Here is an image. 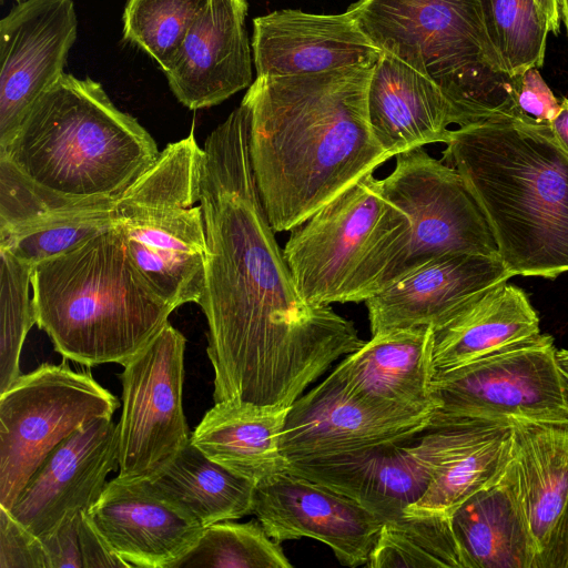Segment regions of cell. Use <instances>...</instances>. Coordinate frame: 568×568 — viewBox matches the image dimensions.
<instances>
[{"mask_svg":"<svg viewBox=\"0 0 568 568\" xmlns=\"http://www.w3.org/2000/svg\"><path fill=\"white\" fill-rule=\"evenodd\" d=\"M250 112L234 109L206 138L200 205L206 240L199 302L207 321L214 402L291 407L365 342L331 305L297 291L253 173Z\"/></svg>","mask_w":568,"mask_h":568,"instance_id":"cell-1","label":"cell"},{"mask_svg":"<svg viewBox=\"0 0 568 568\" xmlns=\"http://www.w3.org/2000/svg\"><path fill=\"white\" fill-rule=\"evenodd\" d=\"M373 67L256 77L248 87L242 102L251 164L275 233L298 226L390 159L368 120Z\"/></svg>","mask_w":568,"mask_h":568,"instance_id":"cell-2","label":"cell"},{"mask_svg":"<svg viewBox=\"0 0 568 568\" xmlns=\"http://www.w3.org/2000/svg\"><path fill=\"white\" fill-rule=\"evenodd\" d=\"M442 161L463 176L514 276L568 272V152L549 123L493 116L458 126Z\"/></svg>","mask_w":568,"mask_h":568,"instance_id":"cell-3","label":"cell"},{"mask_svg":"<svg viewBox=\"0 0 568 568\" xmlns=\"http://www.w3.org/2000/svg\"><path fill=\"white\" fill-rule=\"evenodd\" d=\"M161 151L100 82L63 73L0 146L33 184L75 199L118 197Z\"/></svg>","mask_w":568,"mask_h":568,"instance_id":"cell-4","label":"cell"},{"mask_svg":"<svg viewBox=\"0 0 568 568\" xmlns=\"http://www.w3.org/2000/svg\"><path fill=\"white\" fill-rule=\"evenodd\" d=\"M36 324L65 359L124 365L175 310L144 281L114 225L32 270Z\"/></svg>","mask_w":568,"mask_h":568,"instance_id":"cell-5","label":"cell"},{"mask_svg":"<svg viewBox=\"0 0 568 568\" xmlns=\"http://www.w3.org/2000/svg\"><path fill=\"white\" fill-rule=\"evenodd\" d=\"M379 49L434 79L469 123L524 118L479 0H357L346 10Z\"/></svg>","mask_w":568,"mask_h":568,"instance_id":"cell-6","label":"cell"},{"mask_svg":"<svg viewBox=\"0 0 568 568\" xmlns=\"http://www.w3.org/2000/svg\"><path fill=\"white\" fill-rule=\"evenodd\" d=\"M409 243L408 217L369 172L291 230L283 253L307 303H359L402 276Z\"/></svg>","mask_w":568,"mask_h":568,"instance_id":"cell-7","label":"cell"},{"mask_svg":"<svg viewBox=\"0 0 568 568\" xmlns=\"http://www.w3.org/2000/svg\"><path fill=\"white\" fill-rule=\"evenodd\" d=\"M202 159L192 128L186 138L168 144L114 205V227L130 261L174 308L199 304L204 291Z\"/></svg>","mask_w":568,"mask_h":568,"instance_id":"cell-8","label":"cell"},{"mask_svg":"<svg viewBox=\"0 0 568 568\" xmlns=\"http://www.w3.org/2000/svg\"><path fill=\"white\" fill-rule=\"evenodd\" d=\"M119 399L90 373L43 363L0 394V506L11 509L48 455Z\"/></svg>","mask_w":568,"mask_h":568,"instance_id":"cell-9","label":"cell"},{"mask_svg":"<svg viewBox=\"0 0 568 568\" xmlns=\"http://www.w3.org/2000/svg\"><path fill=\"white\" fill-rule=\"evenodd\" d=\"M430 422H568V400L548 334H538L465 365L436 372Z\"/></svg>","mask_w":568,"mask_h":568,"instance_id":"cell-10","label":"cell"},{"mask_svg":"<svg viewBox=\"0 0 568 568\" xmlns=\"http://www.w3.org/2000/svg\"><path fill=\"white\" fill-rule=\"evenodd\" d=\"M186 339L168 321L123 365L119 477L154 479L187 445L182 406Z\"/></svg>","mask_w":568,"mask_h":568,"instance_id":"cell-11","label":"cell"},{"mask_svg":"<svg viewBox=\"0 0 568 568\" xmlns=\"http://www.w3.org/2000/svg\"><path fill=\"white\" fill-rule=\"evenodd\" d=\"M395 158V169L379 185L410 224L402 275L447 254L499 255L480 206L455 168L423 146Z\"/></svg>","mask_w":568,"mask_h":568,"instance_id":"cell-12","label":"cell"},{"mask_svg":"<svg viewBox=\"0 0 568 568\" xmlns=\"http://www.w3.org/2000/svg\"><path fill=\"white\" fill-rule=\"evenodd\" d=\"M463 427V420L429 423L408 445L386 443L290 462L287 470L354 499L386 523L425 494Z\"/></svg>","mask_w":568,"mask_h":568,"instance_id":"cell-13","label":"cell"},{"mask_svg":"<svg viewBox=\"0 0 568 568\" xmlns=\"http://www.w3.org/2000/svg\"><path fill=\"white\" fill-rule=\"evenodd\" d=\"M73 0H26L0 21V146L64 73L75 42Z\"/></svg>","mask_w":568,"mask_h":568,"instance_id":"cell-14","label":"cell"},{"mask_svg":"<svg viewBox=\"0 0 568 568\" xmlns=\"http://www.w3.org/2000/svg\"><path fill=\"white\" fill-rule=\"evenodd\" d=\"M432 415L368 403L332 373L290 407L281 439L287 462L406 442L425 430Z\"/></svg>","mask_w":568,"mask_h":568,"instance_id":"cell-15","label":"cell"},{"mask_svg":"<svg viewBox=\"0 0 568 568\" xmlns=\"http://www.w3.org/2000/svg\"><path fill=\"white\" fill-rule=\"evenodd\" d=\"M252 514L272 539L313 538L352 568L366 566L384 524L354 499L290 470L255 487Z\"/></svg>","mask_w":568,"mask_h":568,"instance_id":"cell-16","label":"cell"},{"mask_svg":"<svg viewBox=\"0 0 568 568\" xmlns=\"http://www.w3.org/2000/svg\"><path fill=\"white\" fill-rule=\"evenodd\" d=\"M119 468V429L112 417L97 418L44 459L10 513L37 537L52 534L69 516L89 510Z\"/></svg>","mask_w":568,"mask_h":568,"instance_id":"cell-17","label":"cell"},{"mask_svg":"<svg viewBox=\"0 0 568 568\" xmlns=\"http://www.w3.org/2000/svg\"><path fill=\"white\" fill-rule=\"evenodd\" d=\"M88 515L111 549L130 567L174 568L204 527L161 494L151 480L116 476Z\"/></svg>","mask_w":568,"mask_h":568,"instance_id":"cell-18","label":"cell"},{"mask_svg":"<svg viewBox=\"0 0 568 568\" xmlns=\"http://www.w3.org/2000/svg\"><path fill=\"white\" fill-rule=\"evenodd\" d=\"M246 9L241 0H207L163 71L190 110L220 104L252 84Z\"/></svg>","mask_w":568,"mask_h":568,"instance_id":"cell-19","label":"cell"},{"mask_svg":"<svg viewBox=\"0 0 568 568\" xmlns=\"http://www.w3.org/2000/svg\"><path fill=\"white\" fill-rule=\"evenodd\" d=\"M513 276L499 255L459 253L434 258L364 302L371 333L435 329L468 301Z\"/></svg>","mask_w":568,"mask_h":568,"instance_id":"cell-20","label":"cell"},{"mask_svg":"<svg viewBox=\"0 0 568 568\" xmlns=\"http://www.w3.org/2000/svg\"><path fill=\"white\" fill-rule=\"evenodd\" d=\"M256 77H286L373 65L381 51L346 11L275 10L253 20Z\"/></svg>","mask_w":568,"mask_h":568,"instance_id":"cell-21","label":"cell"},{"mask_svg":"<svg viewBox=\"0 0 568 568\" xmlns=\"http://www.w3.org/2000/svg\"><path fill=\"white\" fill-rule=\"evenodd\" d=\"M513 460L537 568H568V422L514 419Z\"/></svg>","mask_w":568,"mask_h":568,"instance_id":"cell-22","label":"cell"},{"mask_svg":"<svg viewBox=\"0 0 568 568\" xmlns=\"http://www.w3.org/2000/svg\"><path fill=\"white\" fill-rule=\"evenodd\" d=\"M367 110L374 136L389 158L429 143H447L452 124L468 118L430 77L381 52L373 67Z\"/></svg>","mask_w":568,"mask_h":568,"instance_id":"cell-23","label":"cell"},{"mask_svg":"<svg viewBox=\"0 0 568 568\" xmlns=\"http://www.w3.org/2000/svg\"><path fill=\"white\" fill-rule=\"evenodd\" d=\"M434 329H392L372 335L334 369L358 397L374 405L433 415Z\"/></svg>","mask_w":568,"mask_h":568,"instance_id":"cell-24","label":"cell"},{"mask_svg":"<svg viewBox=\"0 0 568 568\" xmlns=\"http://www.w3.org/2000/svg\"><path fill=\"white\" fill-rule=\"evenodd\" d=\"M450 520L466 568H537L513 458L503 475L460 504Z\"/></svg>","mask_w":568,"mask_h":568,"instance_id":"cell-25","label":"cell"},{"mask_svg":"<svg viewBox=\"0 0 568 568\" xmlns=\"http://www.w3.org/2000/svg\"><path fill=\"white\" fill-rule=\"evenodd\" d=\"M290 407L217 402L190 440L209 458L255 487L287 470L281 439Z\"/></svg>","mask_w":568,"mask_h":568,"instance_id":"cell-26","label":"cell"},{"mask_svg":"<svg viewBox=\"0 0 568 568\" xmlns=\"http://www.w3.org/2000/svg\"><path fill=\"white\" fill-rule=\"evenodd\" d=\"M528 295L506 282L478 294L434 329V366L448 371L540 334Z\"/></svg>","mask_w":568,"mask_h":568,"instance_id":"cell-27","label":"cell"},{"mask_svg":"<svg viewBox=\"0 0 568 568\" xmlns=\"http://www.w3.org/2000/svg\"><path fill=\"white\" fill-rule=\"evenodd\" d=\"M511 458L513 420L466 419L427 490L404 515L450 517L466 499L498 479Z\"/></svg>","mask_w":568,"mask_h":568,"instance_id":"cell-28","label":"cell"},{"mask_svg":"<svg viewBox=\"0 0 568 568\" xmlns=\"http://www.w3.org/2000/svg\"><path fill=\"white\" fill-rule=\"evenodd\" d=\"M151 481L204 528L253 513L255 485L209 458L191 440Z\"/></svg>","mask_w":568,"mask_h":568,"instance_id":"cell-29","label":"cell"},{"mask_svg":"<svg viewBox=\"0 0 568 568\" xmlns=\"http://www.w3.org/2000/svg\"><path fill=\"white\" fill-rule=\"evenodd\" d=\"M118 197L81 199L0 229V248L34 267L112 227Z\"/></svg>","mask_w":568,"mask_h":568,"instance_id":"cell-30","label":"cell"},{"mask_svg":"<svg viewBox=\"0 0 568 568\" xmlns=\"http://www.w3.org/2000/svg\"><path fill=\"white\" fill-rule=\"evenodd\" d=\"M366 567L466 568V564L450 517L403 515L383 524Z\"/></svg>","mask_w":568,"mask_h":568,"instance_id":"cell-31","label":"cell"},{"mask_svg":"<svg viewBox=\"0 0 568 568\" xmlns=\"http://www.w3.org/2000/svg\"><path fill=\"white\" fill-rule=\"evenodd\" d=\"M488 38L513 78L544 63L548 20L535 0H479Z\"/></svg>","mask_w":568,"mask_h":568,"instance_id":"cell-32","label":"cell"},{"mask_svg":"<svg viewBox=\"0 0 568 568\" xmlns=\"http://www.w3.org/2000/svg\"><path fill=\"white\" fill-rule=\"evenodd\" d=\"M292 568L278 541L272 539L261 523L224 520L212 524L174 568Z\"/></svg>","mask_w":568,"mask_h":568,"instance_id":"cell-33","label":"cell"},{"mask_svg":"<svg viewBox=\"0 0 568 568\" xmlns=\"http://www.w3.org/2000/svg\"><path fill=\"white\" fill-rule=\"evenodd\" d=\"M206 1L128 0L123 13V37L165 71Z\"/></svg>","mask_w":568,"mask_h":568,"instance_id":"cell-34","label":"cell"},{"mask_svg":"<svg viewBox=\"0 0 568 568\" xmlns=\"http://www.w3.org/2000/svg\"><path fill=\"white\" fill-rule=\"evenodd\" d=\"M0 394L21 375L20 354L36 314L30 296L33 267L0 248Z\"/></svg>","mask_w":568,"mask_h":568,"instance_id":"cell-35","label":"cell"},{"mask_svg":"<svg viewBox=\"0 0 568 568\" xmlns=\"http://www.w3.org/2000/svg\"><path fill=\"white\" fill-rule=\"evenodd\" d=\"M0 568H49L39 537L0 506Z\"/></svg>","mask_w":568,"mask_h":568,"instance_id":"cell-36","label":"cell"},{"mask_svg":"<svg viewBox=\"0 0 568 568\" xmlns=\"http://www.w3.org/2000/svg\"><path fill=\"white\" fill-rule=\"evenodd\" d=\"M511 97L521 113L538 122L549 123L560 106L538 68H530L511 78Z\"/></svg>","mask_w":568,"mask_h":568,"instance_id":"cell-37","label":"cell"},{"mask_svg":"<svg viewBox=\"0 0 568 568\" xmlns=\"http://www.w3.org/2000/svg\"><path fill=\"white\" fill-rule=\"evenodd\" d=\"M82 511L69 515L52 534L40 538L48 556L49 568H83L79 538Z\"/></svg>","mask_w":568,"mask_h":568,"instance_id":"cell-38","label":"cell"},{"mask_svg":"<svg viewBox=\"0 0 568 568\" xmlns=\"http://www.w3.org/2000/svg\"><path fill=\"white\" fill-rule=\"evenodd\" d=\"M79 538L83 568H130L106 544L93 526L88 510L81 513Z\"/></svg>","mask_w":568,"mask_h":568,"instance_id":"cell-39","label":"cell"},{"mask_svg":"<svg viewBox=\"0 0 568 568\" xmlns=\"http://www.w3.org/2000/svg\"><path fill=\"white\" fill-rule=\"evenodd\" d=\"M549 125L560 145L568 152V98L560 101L559 110Z\"/></svg>","mask_w":568,"mask_h":568,"instance_id":"cell-40","label":"cell"},{"mask_svg":"<svg viewBox=\"0 0 568 568\" xmlns=\"http://www.w3.org/2000/svg\"><path fill=\"white\" fill-rule=\"evenodd\" d=\"M548 20L550 32L558 34L560 31V12L558 0H535Z\"/></svg>","mask_w":568,"mask_h":568,"instance_id":"cell-41","label":"cell"},{"mask_svg":"<svg viewBox=\"0 0 568 568\" xmlns=\"http://www.w3.org/2000/svg\"><path fill=\"white\" fill-rule=\"evenodd\" d=\"M557 362L562 376L566 396L568 400V349H557Z\"/></svg>","mask_w":568,"mask_h":568,"instance_id":"cell-42","label":"cell"},{"mask_svg":"<svg viewBox=\"0 0 568 568\" xmlns=\"http://www.w3.org/2000/svg\"><path fill=\"white\" fill-rule=\"evenodd\" d=\"M561 22L564 23L568 36V0H558Z\"/></svg>","mask_w":568,"mask_h":568,"instance_id":"cell-43","label":"cell"},{"mask_svg":"<svg viewBox=\"0 0 568 568\" xmlns=\"http://www.w3.org/2000/svg\"><path fill=\"white\" fill-rule=\"evenodd\" d=\"M0 1H1V2H3L4 0H0ZM16 1H17L18 3H21V2H23V1H26V0H16Z\"/></svg>","mask_w":568,"mask_h":568,"instance_id":"cell-44","label":"cell"},{"mask_svg":"<svg viewBox=\"0 0 568 568\" xmlns=\"http://www.w3.org/2000/svg\"><path fill=\"white\" fill-rule=\"evenodd\" d=\"M241 1L246 2V0H241Z\"/></svg>","mask_w":568,"mask_h":568,"instance_id":"cell-45","label":"cell"}]
</instances>
